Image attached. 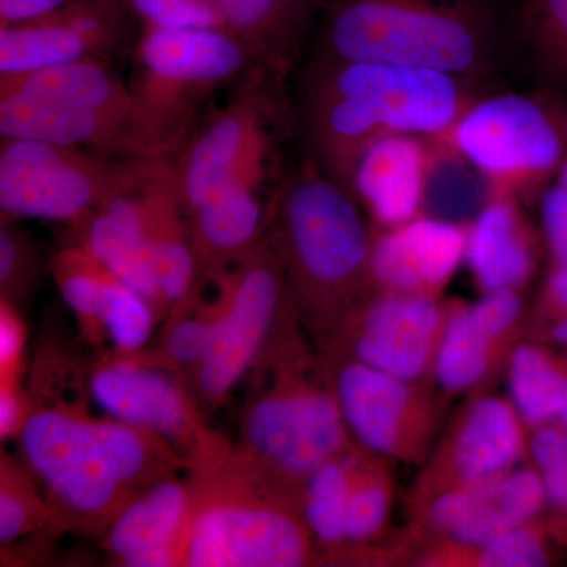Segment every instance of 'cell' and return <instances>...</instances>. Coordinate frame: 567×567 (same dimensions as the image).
I'll list each match as a JSON object with an SVG mask.
<instances>
[{
	"instance_id": "ac0fdd59",
	"label": "cell",
	"mask_w": 567,
	"mask_h": 567,
	"mask_svg": "<svg viewBox=\"0 0 567 567\" xmlns=\"http://www.w3.org/2000/svg\"><path fill=\"white\" fill-rule=\"evenodd\" d=\"M465 260L486 292L522 286L536 265L535 240L520 200L491 194L468 226Z\"/></svg>"
},
{
	"instance_id": "f1b7e54d",
	"label": "cell",
	"mask_w": 567,
	"mask_h": 567,
	"mask_svg": "<svg viewBox=\"0 0 567 567\" xmlns=\"http://www.w3.org/2000/svg\"><path fill=\"white\" fill-rule=\"evenodd\" d=\"M509 386L518 412L529 423H546L567 409V374L535 347L524 346L514 352Z\"/></svg>"
},
{
	"instance_id": "4dcf8cb0",
	"label": "cell",
	"mask_w": 567,
	"mask_h": 567,
	"mask_svg": "<svg viewBox=\"0 0 567 567\" xmlns=\"http://www.w3.org/2000/svg\"><path fill=\"white\" fill-rule=\"evenodd\" d=\"M352 484L349 466L334 458L309 476L306 518L315 535L324 544H338L347 539V505Z\"/></svg>"
},
{
	"instance_id": "2e32d148",
	"label": "cell",
	"mask_w": 567,
	"mask_h": 567,
	"mask_svg": "<svg viewBox=\"0 0 567 567\" xmlns=\"http://www.w3.org/2000/svg\"><path fill=\"white\" fill-rule=\"evenodd\" d=\"M0 133L7 140L140 155L132 122L39 96H0Z\"/></svg>"
},
{
	"instance_id": "277c9868",
	"label": "cell",
	"mask_w": 567,
	"mask_h": 567,
	"mask_svg": "<svg viewBox=\"0 0 567 567\" xmlns=\"http://www.w3.org/2000/svg\"><path fill=\"white\" fill-rule=\"evenodd\" d=\"M21 447L33 472L55 498L82 516H103L123 488L152 465V453L134 425L96 423L58 410H40L21 425Z\"/></svg>"
},
{
	"instance_id": "8992f818",
	"label": "cell",
	"mask_w": 567,
	"mask_h": 567,
	"mask_svg": "<svg viewBox=\"0 0 567 567\" xmlns=\"http://www.w3.org/2000/svg\"><path fill=\"white\" fill-rule=\"evenodd\" d=\"M254 52L226 28L145 29L142 82L134 92V136L140 155H158L169 144L193 96L234 80Z\"/></svg>"
},
{
	"instance_id": "7a4b0ae2",
	"label": "cell",
	"mask_w": 567,
	"mask_h": 567,
	"mask_svg": "<svg viewBox=\"0 0 567 567\" xmlns=\"http://www.w3.org/2000/svg\"><path fill=\"white\" fill-rule=\"evenodd\" d=\"M320 55L487 82L516 48L514 0H323Z\"/></svg>"
},
{
	"instance_id": "ee69618b",
	"label": "cell",
	"mask_w": 567,
	"mask_h": 567,
	"mask_svg": "<svg viewBox=\"0 0 567 567\" xmlns=\"http://www.w3.org/2000/svg\"><path fill=\"white\" fill-rule=\"evenodd\" d=\"M543 477L547 498H550L555 506L567 509V454L543 470Z\"/></svg>"
},
{
	"instance_id": "5bb4252c",
	"label": "cell",
	"mask_w": 567,
	"mask_h": 567,
	"mask_svg": "<svg viewBox=\"0 0 567 567\" xmlns=\"http://www.w3.org/2000/svg\"><path fill=\"white\" fill-rule=\"evenodd\" d=\"M434 141L391 134L369 145L354 166L349 189L386 229L423 215Z\"/></svg>"
},
{
	"instance_id": "484cf974",
	"label": "cell",
	"mask_w": 567,
	"mask_h": 567,
	"mask_svg": "<svg viewBox=\"0 0 567 567\" xmlns=\"http://www.w3.org/2000/svg\"><path fill=\"white\" fill-rule=\"evenodd\" d=\"M431 169L425 185L423 215L446 221H473L491 197V186L472 163L440 137H432Z\"/></svg>"
},
{
	"instance_id": "603a6c76",
	"label": "cell",
	"mask_w": 567,
	"mask_h": 567,
	"mask_svg": "<svg viewBox=\"0 0 567 567\" xmlns=\"http://www.w3.org/2000/svg\"><path fill=\"white\" fill-rule=\"evenodd\" d=\"M28 95L103 112L133 123L134 92L95 59L62 63L29 73L0 76V96ZM136 137V136H134Z\"/></svg>"
},
{
	"instance_id": "7dc6e473",
	"label": "cell",
	"mask_w": 567,
	"mask_h": 567,
	"mask_svg": "<svg viewBox=\"0 0 567 567\" xmlns=\"http://www.w3.org/2000/svg\"><path fill=\"white\" fill-rule=\"evenodd\" d=\"M561 322L555 324L554 331H551V334H554V338L557 339L559 344L567 347V319L566 317H563Z\"/></svg>"
},
{
	"instance_id": "52a82bcc",
	"label": "cell",
	"mask_w": 567,
	"mask_h": 567,
	"mask_svg": "<svg viewBox=\"0 0 567 567\" xmlns=\"http://www.w3.org/2000/svg\"><path fill=\"white\" fill-rule=\"evenodd\" d=\"M279 205L287 257L308 292L336 297L371 275L372 244L346 185L303 167L286 182Z\"/></svg>"
},
{
	"instance_id": "9a60e30c",
	"label": "cell",
	"mask_w": 567,
	"mask_h": 567,
	"mask_svg": "<svg viewBox=\"0 0 567 567\" xmlns=\"http://www.w3.org/2000/svg\"><path fill=\"white\" fill-rule=\"evenodd\" d=\"M442 312L421 293L394 292L377 301L364 317L357 341L361 363L399 379H416L431 358Z\"/></svg>"
},
{
	"instance_id": "30bf717a",
	"label": "cell",
	"mask_w": 567,
	"mask_h": 567,
	"mask_svg": "<svg viewBox=\"0 0 567 567\" xmlns=\"http://www.w3.org/2000/svg\"><path fill=\"white\" fill-rule=\"evenodd\" d=\"M281 297V271L267 252L246 254L230 279L226 309L215 320L210 350L199 364V388L207 399L229 394L262 347Z\"/></svg>"
},
{
	"instance_id": "ab89813d",
	"label": "cell",
	"mask_w": 567,
	"mask_h": 567,
	"mask_svg": "<svg viewBox=\"0 0 567 567\" xmlns=\"http://www.w3.org/2000/svg\"><path fill=\"white\" fill-rule=\"evenodd\" d=\"M31 522V511L20 492L2 487L0 494V543L9 544L21 536Z\"/></svg>"
},
{
	"instance_id": "d590c367",
	"label": "cell",
	"mask_w": 567,
	"mask_h": 567,
	"mask_svg": "<svg viewBox=\"0 0 567 567\" xmlns=\"http://www.w3.org/2000/svg\"><path fill=\"white\" fill-rule=\"evenodd\" d=\"M496 491H498L499 502L505 506L507 514L518 525L536 516L544 505V499L547 498L544 477L532 470H522V472L502 477V480L498 477Z\"/></svg>"
},
{
	"instance_id": "ba28073f",
	"label": "cell",
	"mask_w": 567,
	"mask_h": 567,
	"mask_svg": "<svg viewBox=\"0 0 567 567\" xmlns=\"http://www.w3.org/2000/svg\"><path fill=\"white\" fill-rule=\"evenodd\" d=\"M338 399L316 390L287 391L260 399L245 421L249 453L278 472L311 476L333 461L344 443Z\"/></svg>"
},
{
	"instance_id": "6da1fadb",
	"label": "cell",
	"mask_w": 567,
	"mask_h": 567,
	"mask_svg": "<svg viewBox=\"0 0 567 567\" xmlns=\"http://www.w3.org/2000/svg\"><path fill=\"white\" fill-rule=\"evenodd\" d=\"M486 92L487 85L443 71L317 58L306 80V130L324 173L349 188L372 142L442 136Z\"/></svg>"
},
{
	"instance_id": "681fc988",
	"label": "cell",
	"mask_w": 567,
	"mask_h": 567,
	"mask_svg": "<svg viewBox=\"0 0 567 567\" xmlns=\"http://www.w3.org/2000/svg\"><path fill=\"white\" fill-rule=\"evenodd\" d=\"M559 420H561L563 431H565L567 434V409L565 410V412H563V415L559 416Z\"/></svg>"
},
{
	"instance_id": "ffe728a7",
	"label": "cell",
	"mask_w": 567,
	"mask_h": 567,
	"mask_svg": "<svg viewBox=\"0 0 567 567\" xmlns=\"http://www.w3.org/2000/svg\"><path fill=\"white\" fill-rule=\"evenodd\" d=\"M336 399L346 424L365 447L380 454L398 450L412 404L405 380L360 361L342 369Z\"/></svg>"
},
{
	"instance_id": "44dd1931",
	"label": "cell",
	"mask_w": 567,
	"mask_h": 567,
	"mask_svg": "<svg viewBox=\"0 0 567 567\" xmlns=\"http://www.w3.org/2000/svg\"><path fill=\"white\" fill-rule=\"evenodd\" d=\"M188 495L164 481L125 507L111 527L107 547L123 566L166 567L175 561V539L185 524Z\"/></svg>"
},
{
	"instance_id": "b9f144b4",
	"label": "cell",
	"mask_w": 567,
	"mask_h": 567,
	"mask_svg": "<svg viewBox=\"0 0 567 567\" xmlns=\"http://www.w3.org/2000/svg\"><path fill=\"white\" fill-rule=\"evenodd\" d=\"M284 28L292 37L295 43L303 35L312 17L322 9L323 0H274Z\"/></svg>"
},
{
	"instance_id": "bcb514c9",
	"label": "cell",
	"mask_w": 567,
	"mask_h": 567,
	"mask_svg": "<svg viewBox=\"0 0 567 567\" xmlns=\"http://www.w3.org/2000/svg\"><path fill=\"white\" fill-rule=\"evenodd\" d=\"M546 295L548 301L567 319V268L554 265V270L548 275Z\"/></svg>"
},
{
	"instance_id": "d6a6232c",
	"label": "cell",
	"mask_w": 567,
	"mask_h": 567,
	"mask_svg": "<svg viewBox=\"0 0 567 567\" xmlns=\"http://www.w3.org/2000/svg\"><path fill=\"white\" fill-rule=\"evenodd\" d=\"M147 28H226L212 0H130ZM227 29V28H226Z\"/></svg>"
},
{
	"instance_id": "3957f363",
	"label": "cell",
	"mask_w": 567,
	"mask_h": 567,
	"mask_svg": "<svg viewBox=\"0 0 567 567\" xmlns=\"http://www.w3.org/2000/svg\"><path fill=\"white\" fill-rule=\"evenodd\" d=\"M436 137L476 167L491 194L533 203L567 156V96L557 89L486 92Z\"/></svg>"
},
{
	"instance_id": "836d02e7",
	"label": "cell",
	"mask_w": 567,
	"mask_h": 567,
	"mask_svg": "<svg viewBox=\"0 0 567 567\" xmlns=\"http://www.w3.org/2000/svg\"><path fill=\"white\" fill-rule=\"evenodd\" d=\"M388 503L386 487L380 481H353L347 505V539L360 543L379 533L386 520Z\"/></svg>"
},
{
	"instance_id": "5b68a950",
	"label": "cell",
	"mask_w": 567,
	"mask_h": 567,
	"mask_svg": "<svg viewBox=\"0 0 567 567\" xmlns=\"http://www.w3.org/2000/svg\"><path fill=\"white\" fill-rule=\"evenodd\" d=\"M0 151V208L11 216L82 221L115 194L141 188L158 159L115 162L102 152L7 140Z\"/></svg>"
},
{
	"instance_id": "cb8c5ba5",
	"label": "cell",
	"mask_w": 567,
	"mask_h": 567,
	"mask_svg": "<svg viewBox=\"0 0 567 567\" xmlns=\"http://www.w3.org/2000/svg\"><path fill=\"white\" fill-rule=\"evenodd\" d=\"M259 185H235L193 212L197 262L215 267L251 252L262 223V205L256 193Z\"/></svg>"
},
{
	"instance_id": "d4e9b609",
	"label": "cell",
	"mask_w": 567,
	"mask_h": 567,
	"mask_svg": "<svg viewBox=\"0 0 567 567\" xmlns=\"http://www.w3.org/2000/svg\"><path fill=\"white\" fill-rule=\"evenodd\" d=\"M522 450L516 413L499 399L477 402L462 425L454 465L465 484L486 483L503 475Z\"/></svg>"
},
{
	"instance_id": "c3c4849f",
	"label": "cell",
	"mask_w": 567,
	"mask_h": 567,
	"mask_svg": "<svg viewBox=\"0 0 567 567\" xmlns=\"http://www.w3.org/2000/svg\"><path fill=\"white\" fill-rule=\"evenodd\" d=\"M559 186V188L565 189L567 193V156L565 162H563L561 167H559L557 178H555V182Z\"/></svg>"
},
{
	"instance_id": "7c38bea8",
	"label": "cell",
	"mask_w": 567,
	"mask_h": 567,
	"mask_svg": "<svg viewBox=\"0 0 567 567\" xmlns=\"http://www.w3.org/2000/svg\"><path fill=\"white\" fill-rule=\"evenodd\" d=\"M117 29L111 0H78L39 20L2 25L0 76L93 59L115 40Z\"/></svg>"
},
{
	"instance_id": "4fadbf2b",
	"label": "cell",
	"mask_w": 567,
	"mask_h": 567,
	"mask_svg": "<svg viewBox=\"0 0 567 567\" xmlns=\"http://www.w3.org/2000/svg\"><path fill=\"white\" fill-rule=\"evenodd\" d=\"M466 224L421 215L391 227L372 244L371 276L399 293L431 292L465 259Z\"/></svg>"
},
{
	"instance_id": "e575fe53",
	"label": "cell",
	"mask_w": 567,
	"mask_h": 567,
	"mask_svg": "<svg viewBox=\"0 0 567 567\" xmlns=\"http://www.w3.org/2000/svg\"><path fill=\"white\" fill-rule=\"evenodd\" d=\"M481 566L539 567L548 563L547 548L533 529L516 527L483 547Z\"/></svg>"
},
{
	"instance_id": "83f0119b",
	"label": "cell",
	"mask_w": 567,
	"mask_h": 567,
	"mask_svg": "<svg viewBox=\"0 0 567 567\" xmlns=\"http://www.w3.org/2000/svg\"><path fill=\"white\" fill-rule=\"evenodd\" d=\"M498 338L475 306L458 312L446 328L436 354V377L442 386L462 391L480 382L488 368L492 342Z\"/></svg>"
},
{
	"instance_id": "7402d4cb",
	"label": "cell",
	"mask_w": 567,
	"mask_h": 567,
	"mask_svg": "<svg viewBox=\"0 0 567 567\" xmlns=\"http://www.w3.org/2000/svg\"><path fill=\"white\" fill-rule=\"evenodd\" d=\"M141 196L151 234L159 297L164 303H178L192 289L197 257L193 240L188 241L183 227V204L173 167L158 162L142 185Z\"/></svg>"
},
{
	"instance_id": "e0dca14e",
	"label": "cell",
	"mask_w": 567,
	"mask_h": 567,
	"mask_svg": "<svg viewBox=\"0 0 567 567\" xmlns=\"http://www.w3.org/2000/svg\"><path fill=\"white\" fill-rule=\"evenodd\" d=\"M93 401L121 423L178 439L192 423L188 401L173 377L126 361L104 365L91 380Z\"/></svg>"
},
{
	"instance_id": "9c48e42d",
	"label": "cell",
	"mask_w": 567,
	"mask_h": 567,
	"mask_svg": "<svg viewBox=\"0 0 567 567\" xmlns=\"http://www.w3.org/2000/svg\"><path fill=\"white\" fill-rule=\"evenodd\" d=\"M270 152L259 100H235L208 123L173 167L183 207L196 210L241 183H262Z\"/></svg>"
},
{
	"instance_id": "f546056e",
	"label": "cell",
	"mask_w": 567,
	"mask_h": 567,
	"mask_svg": "<svg viewBox=\"0 0 567 567\" xmlns=\"http://www.w3.org/2000/svg\"><path fill=\"white\" fill-rule=\"evenodd\" d=\"M224 25L251 48L254 55L282 69L297 43L284 28L274 0H212Z\"/></svg>"
},
{
	"instance_id": "f35d334b",
	"label": "cell",
	"mask_w": 567,
	"mask_h": 567,
	"mask_svg": "<svg viewBox=\"0 0 567 567\" xmlns=\"http://www.w3.org/2000/svg\"><path fill=\"white\" fill-rule=\"evenodd\" d=\"M29 248L20 235L9 227L0 233V284L3 289L20 286L29 268Z\"/></svg>"
},
{
	"instance_id": "8fae6325",
	"label": "cell",
	"mask_w": 567,
	"mask_h": 567,
	"mask_svg": "<svg viewBox=\"0 0 567 567\" xmlns=\"http://www.w3.org/2000/svg\"><path fill=\"white\" fill-rule=\"evenodd\" d=\"M308 558L303 529L282 511L248 503H218L189 527L185 565L295 567Z\"/></svg>"
},
{
	"instance_id": "d6986e66",
	"label": "cell",
	"mask_w": 567,
	"mask_h": 567,
	"mask_svg": "<svg viewBox=\"0 0 567 567\" xmlns=\"http://www.w3.org/2000/svg\"><path fill=\"white\" fill-rule=\"evenodd\" d=\"M141 188L115 194L89 216L84 249L118 281L162 301Z\"/></svg>"
},
{
	"instance_id": "4316f807",
	"label": "cell",
	"mask_w": 567,
	"mask_h": 567,
	"mask_svg": "<svg viewBox=\"0 0 567 567\" xmlns=\"http://www.w3.org/2000/svg\"><path fill=\"white\" fill-rule=\"evenodd\" d=\"M516 44L550 87L567 89V0H514Z\"/></svg>"
},
{
	"instance_id": "8d00e7d4",
	"label": "cell",
	"mask_w": 567,
	"mask_h": 567,
	"mask_svg": "<svg viewBox=\"0 0 567 567\" xmlns=\"http://www.w3.org/2000/svg\"><path fill=\"white\" fill-rule=\"evenodd\" d=\"M215 320L186 319L174 324L166 339V350L178 364H200L210 350Z\"/></svg>"
},
{
	"instance_id": "1f68e13d",
	"label": "cell",
	"mask_w": 567,
	"mask_h": 567,
	"mask_svg": "<svg viewBox=\"0 0 567 567\" xmlns=\"http://www.w3.org/2000/svg\"><path fill=\"white\" fill-rule=\"evenodd\" d=\"M148 303L147 298L114 278L100 322L118 349L134 352L151 338L153 319Z\"/></svg>"
},
{
	"instance_id": "74e56055",
	"label": "cell",
	"mask_w": 567,
	"mask_h": 567,
	"mask_svg": "<svg viewBox=\"0 0 567 567\" xmlns=\"http://www.w3.org/2000/svg\"><path fill=\"white\" fill-rule=\"evenodd\" d=\"M540 221L554 265L567 268V193L551 183L540 194Z\"/></svg>"
},
{
	"instance_id": "7bdbcfd3",
	"label": "cell",
	"mask_w": 567,
	"mask_h": 567,
	"mask_svg": "<svg viewBox=\"0 0 567 567\" xmlns=\"http://www.w3.org/2000/svg\"><path fill=\"white\" fill-rule=\"evenodd\" d=\"M21 349L22 333L20 322L3 303L2 316H0V363H2L3 371L18 360Z\"/></svg>"
},
{
	"instance_id": "60d3db41",
	"label": "cell",
	"mask_w": 567,
	"mask_h": 567,
	"mask_svg": "<svg viewBox=\"0 0 567 567\" xmlns=\"http://www.w3.org/2000/svg\"><path fill=\"white\" fill-rule=\"evenodd\" d=\"M70 0H0L2 25L20 24L48 17L61 10Z\"/></svg>"
},
{
	"instance_id": "f6af8a7d",
	"label": "cell",
	"mask_w": 567,
	"mask_h": 567,
	"mask_svg": "<svg viewBox=\"0 0 567 567\" xmlns=\"http://www.w3.org/2000/svg\"><path fill=\"white\" fill-rule=\"evenodd\" d=\"M20 401L10 390L3 388L0 394V435L2 439L13 435L20 427Z\"/></svg>"
}]
</instances>
